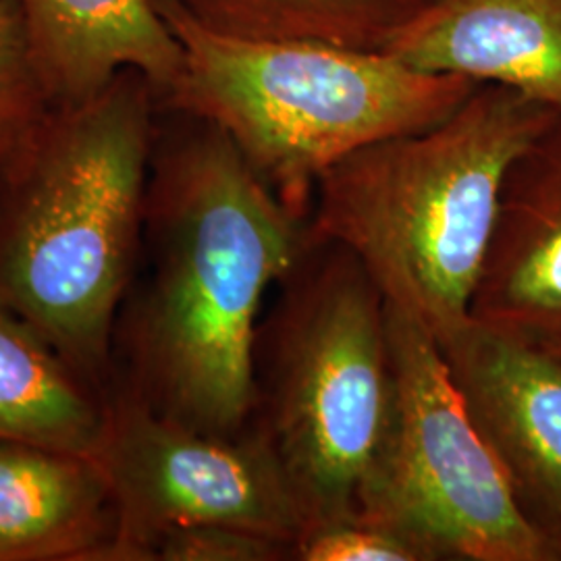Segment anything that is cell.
I'll return each mask as SVG.
<instances>
[{
    "mask_svg": "<svg viewBox=\"0 0 561 561\" xmlns=\"http://www.w3.org/2000/svg\"><path fill=\"white\" fill-rule=\"evenodd\" d=\"M294 561H422V556L381 524L352 518L306 528Z\"/></svg>",
    "mask_w": 561,
    "mask_h": 561,
    "instance_id": "17",
    "label": "cell"
},
{
    "mask_svg": "<svg viewBox=\"0 0 561 561\" xmlns=\"http://www.w3.org/2000/svg\"><path fill=\"white\" fill-rule=\"evenodd\" d=\"M396 410L362 520L398 533L422 561H553L472 421L439 345L387 301Z\"/></svg>",
    "mask_w": 561,
    "mask_h": 561,
    "instance_id": "6",
    "label": "cell"
},
{
    "mask_svg": "<svg viewBox=\"0 0 561 561\" xmlns=\"http://www.w3.org/2000/svg\"><path fill=\"white\" fill-rule=\"evenodd\" d=\"M115 533L94 456L0 439V561H104Z\"/></svg>",
    "mask_w": 561,
    "mask_h": 561,
    "instance_id": "12",
    "label": "cell"
},
{
    "mask_svg": "<svg viewBox=\"0 0 561 561\" xmlns=\"http://www.w3.org/2000/svg\"><path fill=\"white\" fill-rule=\"evenodd\" d=\"M426 2H428V0H426Z\"/></svg>",
    "mask_w": 561,
    "mask_h": 561,
    "instance_id": "19",
    "label": "cell"
},
{
    "mask_svg": "<svg viewBox=\"0 0 561 561\" xmlns=\"http://www.w3.org/2000/svg\"><path fill=\"white\" fill-rule=\"evenodd\" d=\"M34 59L55 104H73L136 69L159 99L183 50L157 0H20Z\"/></svg>",
    "mask_w": 561,
    "mask_h": 561,
    "instance_id": "11",
    "label": "cell"
},
{
    "mask_svg": "<svg viewBox=\"0 0 561 561\" xmlns=\"http://www.w3.org/2000/svg\"><path fill=\"white\" fill-rule=\"evenodd\" d=\"M183 50L162 108L210 121L273 192L310 217L317 181L375 141L447 119L477 81L422 71L387 50L327 42L241 41L157 0Z\"/></svg>",
    "mask_w": 561,
    "mask_h": 561,
    "instance_id": "4",
    "label": "cell"
},
{
    "mask_svg": "<svg viewBox=\"0 0 561 561\" xmlns=\"http://www.w3.org/2000/svg\"><path fill=\"white\" fill-rule=\"evenodd\" d=\"M437 345L524 518L561 561V356L472 319Z\"/></svg>",
    "mask_w": 561,
    "mask_h": 561,
    "instance_id": "8",
    "label": "cell"
},
{
    "mask_svg": "<svg viewBox=\"0 0 561 561\" xmlns=\"http://www.w3.org/2000/svg\"><path fill=\"white\" fill-rule=\"evenodd\" d=\"M55 106L32 53L20 0H0V173Z\"/></svg>",
    "mask_w": 561,
    "mask_h": 561,
    "instance_id": "15",
    "label": "cell"
},
{
    "mask_svg": "<svg viewBox=\"0 0 561 561\" xmlns=\"http://www.w3.org/2000/svg\"><path fill=\"white\" fill-rule=\"evenodd\" d=\"M254 381L252 426L279 460L304 530L360 518L393 422L396 373L387 300L350 250L312 240L283 275L259 324Z\"/></svg>",
    "mask_w": 561,
    "mask_h": 561,
    "instance_id": "5",
    "label": "cell"
},
{
    "mask_svg": "<svg viewBox=\"0 0 561 561\" xmlns=\"http://www.w3.org/2000/svg\"><path fill=\"white\" fill-rule=\"evenodd\" d=\"M385 50L422 71L512 88L561 115V0H428Z\"/></svg>",
    "mask_w": 561,
    "mask_h": 561,
    "instance_id": "10",
    "label": "cell"
},
{
    "mask_svg": "<svg viewBox=\"0 0 561 561\" xmlns=\"http://www.w3.org/2000/svg\"><path fill=\"white\" fill-rule=\"evenodd\" d=\"M294 545L261 533L221 524H187L157 535L141 549L138 561H294Z\"/></svg>",
    "mask_w": 561,
    "mask_h": 561,
    "instance_id": "16",
    "label": "cell"
},
{
    "mask_svg": "<svg viewBox=\"0 0 561 561\" xmlns=\"http://www.w3.org/2000/svg\"><path fill=\"white\" fill-rule=\"evenodd\" d=\"M94 458L117 512L104 561L140 560L141 549L173 526L221 524L294 547L304 530L279 460L254 426L238 437L202 433L111 389Z\"/></svg>",
    "mask_w": 561,
    "mask_h": 561,
    "instance_id": "7",
    "label": "cell"
},
{
    "mask_svg": "<svg viewBox=\"0 0 561 561\" xmlns=\"http://www.w3.org/2000/svg\"><path fill=\"white\" fill-rule=\"evenodd\" d=\"M111 393L0 301V439L94 456Z\"/></svg>",
    "mask_w": 561,
    "mask_h": 561,
    "instance_id": "13",
    "label": "cell"
},
{
    "mask_svg": "<svg viewBox=\"0 0 561 561\" xmlns=\"http://www.w3.org/2000/svg\"><path fill=\"white\" fill-rule=\"evenodd\" d=\"M159 113L154 85L125 69L55 106L0 173V301L108 393Z\"/></svg>",
    "mask_w": 561,
    "mask_h": 561,
    "instance_id": "2",
    "label": "cell"
},
{
    "mask_svg": "<svg viewBox=\"0 0 561 561\" xmlns=\"http://www.w3.org/2000/svg\"><path fill=\"white\" fill-rule=\"evenodd\" d=\"M310 241L221 127L161 106L111 389L202 433L250 431L262 301Z\"/></svg>",
    "mask_w": 561,
    "mask_h": 561,
    "instance_id": "1",
    "label": "cell"
},
{
    "mask_svg": "<svg viewBox=\"0 0 561 561\" xmlns=\"http://www.w3.org/2000/svg\"><path fill=\"white\" fill-rule=\"evenodd\" d=\"M541 345H545L547 350H551V352H556L558 356H561V331L558 335H553V337H549V340L539 341Z\"/></svg>",
    "mask_w": 561,
    "mask_h": 561,
    "instance_id": "18",
    "label": "cell"
},
{
    "mask_svg": "<svg viewBox=\"0 0 561 561\" xmlns=\"http://www.w3.org/2000/svg\"><path fill=\"white\" fill-rule=\"evenodd\" d=\"M202 27L241 41L327 42L385 50L426 0H169Z\"/></svg>",
    "mask_w": 561,
    "mask_h": 561,
    "instance_id": "14",
    "label": "cell"
},
{
    "mask_svg": "<svg viewBox=\"0 0 561 561\" xmlns=\"http://www.w3.org/2000/svg\"><path fill=\"white\" fill-rule=\"evenodd\" d=\"M470 319L537 343L561 331V115L503 178Z\"/></svg>",
    "mask_w": 561,
    "mask_h": 561,
    "instance_id": "9",
    "label": "cell"
},
{
    "mask_svg": "<svg viewBox=\"0 0 561 561\" xmlns=\"http://www.w3.org/2000/svg\"><path fill=\"white\" fill-rule=\"evenodd\" d=\"M558 117L512 88L479 83L442 123L327 169L310 236L350 250L385 300L439 343L470 321L510 164Z\"/></svg>",
    "mask_w": 561,
    "mask_h": 561,
    "instance_id": "3",
    "label": "cell"
}]
</instances>
